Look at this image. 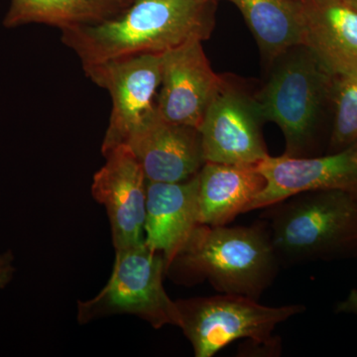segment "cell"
<instances>
[{"label":"cell","instance_id":"obj_1","mask_svg":"<svg viewBox=\"0 0 357 357\" xmlns=\"http://www.w3.org/2000/svg\"><path fill=\"white\" fill-rule=\"evenodd\" d=\"M215 1L135 0L109 20L62 30V41L83 67L161 54L191 40L208 39L215 27Z\"/></svg>","mask_w":357,"mask_h":357},{"label":"cell","instance_id":"obj_2","mask_svg":"<svg viewBox=\"0 0 357 357\" xmlns=\"http://www.w3.org/2000/svg\"><path fill=\"white\" fill-rule=\"evenodd\" d=\"M280 264L264 220L239 227L199 223L166 274L183 284L206 279L222 294L259 300Z\"/></svg>","mask_w":357,"mask_h":357},{"label":"cell","instance_id":"obj_3","mask_svg":"<svg viewBox=\"0 0 357 357\" xmlns=\"http://www.w3.org/2000/svg\"><path fill=\"white\" fill-rule=\"evenodd\" d=\"M280 263L357 255V196L340 190L300 192L262 208Z\"/></svg>","mask_w":357,"mask_h":357},{"label":"cell","instance_id":"obj_4","mask_svg":"<svg viewBox=\"0 0 357 357\" xmlns=\"http://www.w3.org/2000/svg\"><path fill=\"white\" fill-rule=\"evenodd\" d=\"M262 91L253 98L262 121L281 128L285 154L307 157L314 149L321 109L332 98L335 76L306 47L289 49ZM273 62V63H274Z\"/></svg>","mask_w":357,"mask_h":357},{"label":"cell","instance_id":"obj_5","mask_svg":"<svg viewBox=\"0 0 357 357\" xmlns=\"http://www.w3.org/2000/svg\"><path fill=\"white\" fill-rule=\"evenodd\" d=\"M180 326L197 357H211L237 340L273 347L275 328L306 310L304 305L268 307L234 294L176 301Z\"/></svg>","mask_w":357,"mask_h":357},{"label":"cell","instance_id":"obj_6","mask_svg":"<svg viewBox=\"0 0 357 357\" xmlns=\"http://www.w3.org/2000/svg\"><path fill=\"white\" fill-rule=\"evenodd\" d=\"M116 251L109 283L95 298L77 302V321L86 324L112 314H134L153 328L180 326V314L163 286V255L146 243Z\"/></svg>","mask_w":357,"mask_h":357},{"label":"cell","instance_id":"obj_7","mask_svg":"<svg viewBox=\"0 0 357 357\" xmlns=\"http://www.w3.org/2000/svg\"><path fill=\"white\" fill-rule=\"evenodd\" d=\"M84 70L93 83L109 91L112 100L102 154L119 146H128L156 112L162 53L116 59L86 66Z\"/></svg>","mask_w":357,"mask_h":357},{"label":"cell","instance_id":"obj_8","mask_svg":"<svg viewBox=\"0 0 357 357\" xmlns=\"http://www.w3.org/2000/svg\"><path fill=\"white\" fill-rule=\"evenodd\" d=\"M255 166L265 178V187L248 213L304 192L340 190L357 196V142L325 156L268 155Z\"/></svg>","mask_w":357,"mask_h":357},{"label":"cell","instance_id":"obj_9","mask_svg":"<svg viewBox=\"0 0 357 357\" xmlns=\"http://www.w3.org/2000/svg\"><path fill=\"white\" fill-rule=\"evenodd\" d=\"M255 100L225 81L199 126L206 162L256 165L268 156Z\"/></svg>","mask_w":357,"mask_h":357},{"label":"cell","instance_id":"obj_10","mask_svg":"<svg viewBox=\"0 0 357 357\" xmlns=\"http://www.w3.org/2000/svg\"><path fill=\"white\" fill-rule=\"evenodd\" d=\"M201 40L162 53L157 110L167 121L198 128L225 79L211 69Z\"/></svg>","mask_w":357,"mask_h":357},{"label":"cell","instance_id":"obj_11","mask_svg":"<svg viewBox=\"0 0 357 357\" xmlns=\"http://www.w3.org/2000/svg\"><path fill=\"white\" fill-rule=\"evenodd\" d=\"M103 156L107 162L93 176L91 194L105 206L115 250L139 246L145 243L147 178L128 146Z\"/></svg>","mask_w":357,"mask_h":357},{"label":"cell","instance_id":"obj_12","mask_svg":"<svg viewBox=\"0 0 357 357\" xmlns=\"http://www.w3.org/2000/svg\"><path fill=\"white\" fill-rule=\"evenodd\" d=\"M128 146L150 182H185L206 163L199 129L167 121L158 110Z\"/></svg>","mask_w":357,"mask_h":357},{"label":"cell","instance_id":"obj_13","mask_svg":"<svg viewBox=\"0 0 357 357\" xmlns=\"http://www.w3.org/2000/svg\"><path fill=\"white\" fill-rule=\"evenodd\" d=\"M301 45L335 77L357 76V9L347 0H298Z\"/></svg>","mask_w":357,"mask_h":357},{"label":"cell","instance_id":"obj_14","mask_svg":"<svg viewBox=\"0 0 357 357\" xmlns=\"http://www.w3.org/2000/svg\"><path fill=\"white\" fill-rule=\"evenodd\" d=\"M199 174L185 182L147 181L145 243L163 255L165 272L199 225Z\"/></svg>","mask_w":357,"mask_h":357},{"label":"cell","instance_id":"obj_15","mask_svg":"<svg viewBox=\"0 0 357 357\" xmlns=\"http://www.w3.org/2000/svg\"><path fill=\"white\" fill-rule=\"evenodd\" d=\"M265 187L255 165L206 162L199 173V217L202 225H227L248 206Z\"/></svg>","mask_w":357,"mask_h":357},{"label":"cell","instance_id":"obj_16","mask_svg":"<svg viewBox=\"0 0 357 357\" xmlns=\"http://www.w3.org/2000/svg\"><path fill=\"white\" fill-rule=\"evenodd\" d=\"M239 9L270 63L299 46L302 20L298 0H229Z\"/></svg>","mask_w":357,"mask_h":357},{"label":"cell","instance_id":"obj_17","mask_svg":"<svg viewBox=\"0 0 357 357\" xmlns=\"http://www.w3.org/2000/svg\"><path fill=\"white\" fill-rule=\"evenodd\" d=\"M128 6L129 0H11L4 26L43 23L65 30L102 22Z\"/></svg>","mask_w":357,"mask_h":357},{"label":"cell","instance_id":"obj_18","mask_svg":"<svg viewBox=\"0 0 357 357\" xmlns=\"http://www.w3.org/2000/svg\"><path fill=\"white\" fill-rule=\"evenodd\" d=\"M332 100L335 119L330 150L335 153L357 142V76L335 77Z\"/></svg>","mask_w":357,"mask_h":357},{"label":"cell","instance_id":"obj_19","mask_svg":"<svg viewBox=\"0 0 357 357\" xmlns=\"http://www.w3.org/2000/svg\"><path fill=\"white\" fill-rule=\"evenodd\" d=\"M13 257L10 252L0 255V288H4L13 279L14 268Z\"/></svg>","mask_w":357,"mask_h":357},{"label":"cell","instance_id":"obj_20","mask_svg":"<svg viewBox=\"0 0 357 357\" xmlns=\"http://www.w3.org/2000/svg\"><path fill=\"white\" fill-rule=\"evenodd\" d=\"M338 314H357V290L354 289L347 299L340 302L337 306Z\"/></svg>","mask_w":357,"mask_h":357},{"label":"cell","instance_id":"obj_21","mask_svg":"<svg viewBox=\"0 0 357 357\" xmlns=\"http://www.w3.org/2000/svg\"><path fill=\"white\" fill-rule=\"evenodd\" d=\"M347 1L351 2L352 6L356 7V8L357 9V0H347Z\"/></svg>","mask_w":357,"mask_h":357},{"label":"cell","instance_id":"obj_22","mask_svg":"<svg viewBox=\"0 0 357 357\" xmlns=\"http://www.w3.org/2000/svg\"><path fill=\"white\" fill-rule=\"evenodd\" d=\"M195 1H198V2H210V1H215V0H195Z\"/></svg>","mask_w":357,"mask_h":357}]
</instances>
